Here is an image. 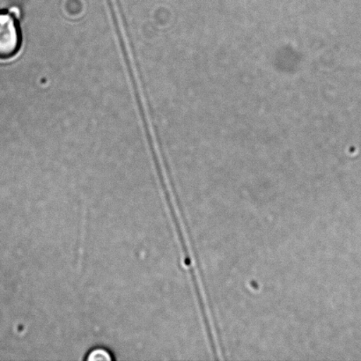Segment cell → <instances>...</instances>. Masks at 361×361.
<instances>
[{
    "mask_svg": "<svg viewBox=\"0 0 361 361\" xmlns=\"http://www.w3.org/2000/svg\"><path fill=\"white\" fill-rule=\"evenodd\" d=\"M21 37L16 16L0 12V59L13 58L19 52Z\"/></svg>",
    "mask_w": 361,
    "mask_h": 361,
    "instance_id": "obj_1",
    "label": "cell"
},
{
    "mask_svg": "<svg viewBox=\"0 0 361 361\" xmlns=\"http://www.w3.org/2000/svg\"><path fill=\"white\" fill-rule=\"evenodd\" d=\"M113 360L111 353L105 348H95L87 353L86 360L87 361H111Z\"/></svg>",
    "mask_w": 361,
    "mask_h": 361,
    "instance_id": "obj_2",
    "label": "cell"
}]
</instances>
